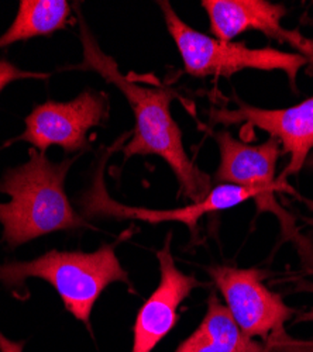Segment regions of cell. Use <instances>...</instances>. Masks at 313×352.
Here are the masks:
<instances>
[{
    "label": "cell",
    "instance_id": "5b68a950",
    "mask_svg": "<svg viewBox=\"0 0 313 352\" xmlns=\"http://www.w3.org/2000/svg\"><path fill=\"white\" fill-rule=\"evenodd\" d=\"M213 137L219 145L220 164L215 175V182L237 185L252 192V200L259 213L274 214L282 230V240L291 241L298 248L302 259H313L307 251V243L302 237L292 214L277 201L275 192L283 188L275 179L277 161L281 145L277 140L268 138L259 145H250L236 140L229 131H215Z\"/></svg>",
    "mask_w": 313,
    "mask_h": 352
},
{
    "label": "cell",
    "instance_id": "7a4b0ae2",
    "mask_svg": "<svg viewBox=\"0 0 313 352\" xmlns=\"http://www.w3.org/2000/svg\"><path fill=\"white\" fill-rule=\"evenodd\" d=\"M76 157L51 162L45 154L30 151L23 165L10 168L0 179V193L10 200L0 203L2 240L12 250L55 231L88 227L71 204L65 179Z\"/></svg>",
    "mask_w": 313,
    "mask_h": 352
},
{
    "label": "cell",
    "instance_id": "ba28073f",
    "mask_svg": "<svg viewBox=\"0 0 313 352\" xmlns=\"http://www.w3.org/2000/svg\"><path fill=\"white\" fill-rule=\"evenodd\" d=\"M107 117L109 98L105 92L88 89L69 102L48 100L32 110L21 135L6 145L24 141L41 154L52 145L61 146L67 154L82 153L89 148L88 133L102 126Z\"/></svg>",
    "mask_w": 313,
    "mask_h": 352
},
{
    "label": "cell",
    "instance_id": "8fae6325",
    "mask_svg": "<svg viewBox=\"0 0 313 352\" xmlns=\"http://www.w3.org/2000/svg\"><path fill=\"white\" fill-rule=\"evenodd\" d=\"M211 33L215 38L230 43L244 32L255 30L279 43L294 47L298 54L313 61V41L303 37L298 30H287L282 19L287 9L279 3L266 0H204Z\"/></svg>",
    "mask_w": 313,
    "mask_h": 352
},
{
    "label": "cell",
    "instance_id": "5bb4252c",
    "mask_svg": "<svg viewBox=\"0 0 313 352\" xmlns=\"http://www.w3.org/2000/svg\"><path fill=\"white\" fill-rule=\"evenodd\" d=\"M48 74L41 72H28L21 71L8 60H0V94L3 92L5 87L14 80L20 79H45Z\"/></svg>",
    "mask_w": 313,
    "mask_h": 352
},
{
    "label": "cell",
    "instance_id": "e0dca14e",
    "mask_svg": "<svg viewBox=\"0 0 313 352\" xmlns=\"http://www.w3.org/2000/svg\"><path fill=\"white\" fill-rule=\"evenodd\" d=\"M307 164H309V166L313 169V155H309V158H307V161H306Z\"/></svg>",
    "mask_w": 313,
    "mask_h": 352
},
{
    "label": "cell",
    "instance_id": "52a82bcc",
    "mask_svg": "<svg viewBox=\"0 0 313 352\" xmlns=\"http://www.w3.org/2000/svg\"><path fill=\"white\" fill-rule=\"evenodd\" d=\"M129 133L120 137L111 148L106 150L103 157L98 164V169L94 175L91 188L79 199V206L83 219H115V220H140L151 224L160 223H182L189 231L196 236L197 223L205 214L216 213L220 210H227L236 208L237 204L244 203L246 200L252 199V192L247 188L237 185L219 184L212 188L211 193L199 203H192L189 206L171 209V210H150L143 208H131L113 200L106 189L105 184V165L110 154L116 151L129 138Z\"/></svg>",
    "mask_w": 313,
    "mask_h": 352
},
{
    "label": "cell",
    "instance_id": "9c48e42d",
    "mask_svg": "<svg viewBox=\"0 0 313 352\" xmlns=\"http://www.w3.org/2000/svg\"><path fill=\"white\" fill-rule=\"evenodd\" d=\"M236 109L215 107L209 113L212 124L247 123L270 134L281 145L283 154L290 155L288 165L278 182L283 185L288 176L296 175L306 164L313 150V96L287 109H260L235 98Z\"/></svg>",
    "mask_w": 313,
    "mask_h": 352
},
{
    "label": "cell",
    "instance_id": "277c9868",
    "mask_svg": "<svg viewBox=\"0 0 313 352\" xmlns=\"http://www.w3.org/2000/svg\"><path fill=\"white\" fill-rule=\"evenodd\" d=\"M166 30L173 37L182 58L184 71L195 78H230L246 69L281 71L291 86L296 87V76L309 64L306 56L298 52H285L271 47L250 48L244 43H224L199 33L186 24L169 2H158Z\"/></svg>",
    "mask_w": 313,
    "mask_h": 352
},
{
    "label": "cell",
    "instance_id": "9a60e30c",
    "mask_svg": "<svg viewBox=\"0 0 313 352\" xmlns=\"http://www.w3.org/2000/svg\"><path fill=\"white\" fill-rule=\"evenodd\" d=\"M24 342L13 341L0 333V352H23Z\"/></svg>",
    "mask_w": 313,
    "mask_h": 352
},
{
    "label": "cell",
    "instance_id": "3957f363",
    "mask_svg": "<svg viewBox=\"0 0 313 352\" xmlns=\"http://www.w3.org/2000/svg\"><path fill=\"white\" fill-rule=\"evenodd\" d=\"M39 278L58 293L64 307L76 320L91 324L95 303L115 282L130 285L115 245L105 244L94 252L48 251L32 261H12L0 265V283L19 299H25V282Z\"/></svg>",
    "mask_w": 313,
    "mask_h": 352
},
{
    "label": "cell",
    "instance_id": "30bf717a",
    "mask_svg": "<svg viewBox=\"0 0 313 352\" xmlns=\"http://www.w3.org/2000/svg\"><path fill=\"white\" fill-rule=\"evenodd\" d=\"M171 239L173 234H168L162 248L157 251L160 283L137 313L130 352H153L177 326L178 309L184 300L202 286L193 275H186L177 268L171 252Z\"/></svg>",
    "mask_w": 313,
    "mask_h": 352
},
{
    "label": "cell",
    "instance_id": "7c38bea8",
    "mask_svg": "<svg viewBox=\"0 0 313 352\" xmlns=\"http://www.w3.org/2000/svg\"><path fill=\"white\" fill-rule=\"evenodd\" d=\"M275 346L247 337L215 293L197 329L174 352H275Z\"/></svg>",
    "mask_w": 313,
    "mask_h": 352
},
{
    "label": "cell",
    "instance_id": "2e32d148",
    "mask_svg": "<svg viewBox=\"0 0 313 352\" xmlns=\"http://www.w3.org/2000/svg\"><path fill=\"white\" fill-rule=\"evenodd\" d=\"M296 290H305V292H312L313 293V283H309V282H303L298 286Z\"/></svg>",
    "mask_w": 313,
    "mask_h": 352
},
{
    "label": "cell",
    "instance_id": "4fadbf2b",
    "mask_svg": "<svg viewBox=\"0 0 313 352\" xmlns=\"http://www.w3.org/2000/svg\"><path fill=\"white\" fill-rule=\"evenodd\" d=\"M71 17L65 0H21L14 21L0 36V50L36 37H48L64 30Z\"/></svg>",
    "mask_w": 313,
    "mask_h": 352
},
{
    "label": "cell",
    "instance_id": "6da1fadb",
    "mask_svg": "<svg viewBox=\"0 0 313 352\" xmlns=\"http://www.w3.org/2000/svg\"><path fill=\"white\" fill-rule=\"evenodd\" d=\"M78 24L83 60L75 68L95 72L115 86L134 114L133 137L122 148L125 160L136 155L162 158L175 175L180 195L192 203L202 201L213 188L212 179L192 162L185 151L182 131L171 114V102L177 94L165 87L141 86L122 75L116 60L103 52L80 12H78Z\"/></svg>",
    "mask_w": 313,
    "mask_h": 352
},
{
    "label": "cell",
    "instance_id": "8992f818",
    "mask_svg": "<svg viewBox=\"0 0 313 352\" xmlns=\"http://www.w3.org/2000/svg\"><path fill=\"white\" fill-rule=\"evenodd\" d=\"M208 272L222 293L226 307L247 337L260 338L275 348L302 345V341H295L285 333V322L295 310L264 285V272L227 265L209 267Z\"/></svg>",
    "mask_w": 313,
    "mask_h": 352
}]
</instances>
